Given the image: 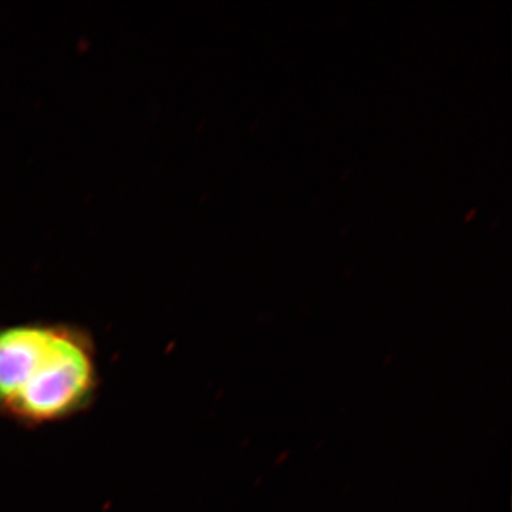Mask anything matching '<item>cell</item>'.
<instances>
[{
    "mask_svg": "<svg viewBox=\"0 0 512 512\" xmlns=\"http://www.w3.org/2000/svg\"><path fill=\"white\" fill-rule=\"evenodd\" d=\"M101 386L92 335L67 323L0 328V416L36 429L80 416Z\"/></svg>",
    "mask_w": 512,
    "mask_h": 512,
    "instance_id": "cell-1",
    "label": "cell"
}]
</instances>
